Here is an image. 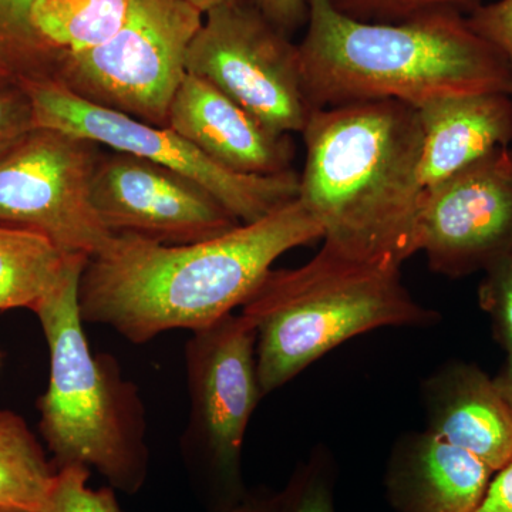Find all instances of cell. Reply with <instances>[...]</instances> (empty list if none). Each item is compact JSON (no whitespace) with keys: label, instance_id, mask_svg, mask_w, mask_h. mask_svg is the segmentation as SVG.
Wrapping results in <instances>:
<instances>
[{"label":"cell","instance_id":"obj_31","mask_svg":"<svg viewBox=\"0 0 512 512\" xmlns=\"http://www.w3.org/2000/svg\"><path fill=\"white\" fill-rule=\"evenodd\" d=\"M187 2L200 9L202 13H207L208 10L221 5V3L229 2V0H187Z\"/></svg>","mask_w":512,"mask_h":512},{"label":"cell","instance_id":"obj_5","mask_svg":"<svg viewBox=\"0 0 512 512\" xmlns=\"http://www.w3.org/2000/svg\"><path fill=\"white\" fill-rule=\"evenodd\" d=\"M241 313L255 326L264 397L349 339L439 319L414 301L402 269L359 261L326 244L305 265L271 269Z\"/></svg>","mask_w":512,"mask_h":512},{"label":"cell","instance_id":"obj_4","mask_svg":"<svg viewBox=\"0 0 512 512\" xmlns=\"http://www.w3.org/2000/svg\"><path fill=\"white\" fill-rule=\"evenodd\" d=\"M89 256L70 255L55 288L36 306L50 352L49 386L39 400L40 433L56 471L83 466L111 487L136 494L146 483V410L119 363L93 353L84 335L79 285Z\"/></svg>","mask_w":512,"mask_h":512},{"label":"cell","instance_id":"obj_2","mask_svg":"<svg viewBox=\"0 0 512 512\" xmlns=\"http://www.w3.org/2000/svg\"><path fill=\"white\" fill-rule=\"evenodd\" d=\"M299 200L323 244L402 269L419 251L424 187L416 107L396 100L313 110L302 131Z\"/></svg>","mask_w":512,"mask_h":512},{"label":"cell","instance_id":"obj_19","mask_svg":"<svg viewBox=\"0 0 512 512\" xmlns=\"http://www.w3.org/2000/svg\"><path fill=\"white\" fill-rule=\"evenodd\" d=\"M56 473L26 421L0 410V512H40Z\"/></svg>","mask_w":512,"mask_h":512},{"label":"cell","instance_id":"obj_13","mask_svg":"<svg viewBox=\"0 0 512 512\" xmlns=\"http://www.w3.org/2000/svg\"><path fill=\"white\" fill-rule=\"evenodd\" d=\"M167 127L232 173L278 175L292 171L291 134L278 133L204 79L185 74Z\"/></svg>","mask_w":512,"mask_h":512},{"label":"cell","instance_id":"obj_3","mask_svg":"<svg viewBox=\"0 0 512 512\" xmlns=\"http://www.w3.org/2000/svg\"><path fill=\"white\" fill-rule=\"evenodd\" d=\"M298 43L312 110L396 100L420 107L443 97L512 96L503 57L470 28L466 13L439 10L400 23H365L328 0H306Z\"/></svg>","mask_w":512,"mask_h":512},{"label":"cell","instance_id":"obj_11","mask_svg":"<svg viewBox=\"0 0 512 512\" xmlns=\"http://www.w3.org/2000/svg\"><path fill=\"white\" fill-rule=\"evenodd\" d=\"M419 251L431 271L453 279L512 254L511 146L424 191Z\"/></svg>","mask_w":512,"mask_h":512},{"label":"cell","instance_id":"obj_1","mask_svg":"<svg viewBox=\"0 0 512 512\" xmlns=\"http://www.w3.org/2000/svg\"><path fill=\"white\" fill-rule=\"evenodd\" d=\"M319 239L323 229L299 198L195 244L113 235L84 266L80 313L136 345L167 330L195 332L244 305L279 256Z\"/></svg>","mask_w":512,"mask_h":512},{"label":"cell","instance_id":"obj_18","mask_svg":"<svg viewBox=\"0 0 512 512\" xmlns=\"http://www.w3.org/2000/svg\"><path fill=\"white\" fill-rule=\"evenodd\" d=\"M133 0H36L32 25L57 57L96 49L126 23ZM57 62V60H56Z\"/></svg>","mask_w":512,"mask_h":512},{"label":"cell","instance_id":"obj_7","mask_svg":"<svg viewBox=\"0 0 512 512\" xmlns=\"http://www.w3.org/2000/svg\"><path fill=\"white\" fill-rule=\"evenodd\" d=\"M204 13L187 0H133L126 23L96 49L57 57L52 79L82 99L167 126Z\"/></svg>","mask_w":512,"mask_h":512},{"label":"cell","instance_id":"obj_24","mask_svg":"<svg viewBox=\"0 0 512 512\" xmlns=\"http://www.w3.org/2000/svg\"><path fill=\"white\" fill-rule=\"evenodd\" d=\"M478 286V303L491 320L494 338L512 352V254L485 269Z\"/></svg>","mask_w":512,"mask_h":512},{"label":"cell","instance_id":"obj_25","mask_svg":"<svg viewBox=\"0 0 512 512\" xmlns=\"http://www.w3.org/2000/svg\"><path fill=\"white\" fill-rule=\"evenodd\" d=\"M470 28L494 47L512 72V0H488L466 15Z\"/></svg>","mask_w":512,"mask_h":512},{"label":"cell","instance_id":"obj_16","mask_svg":"<svg viewBox=\"0 0 512 512\" xmlns=\"http://www.w3.org/2000/svg\"><path fill=\"white\" fill-rule=\"evenodd\" d=\"M421 127L420 178L424 190L512 144V96L443 97L417 107Z\"/></svg>","mask_w":512,"mask_h":512},{"label":"cell","instance_id":"obj_17","mask_svg":"<svg viewBox=\"0 0 512 512\" xmlns=\"http://www.w3.org/2000/svg\"><path fill=\"white\" fill-rule=\"evenodd\" d=\"M70 255L40 232L0 224V311H35L62 278Z\"/></svg>","mask_w":512,"mask_h":512},{"label":"cell","instance_id":"obj_10","mask_svg":"<svg viewBox=\"0 0 512 512\" xmlns=\"http://www.w3.org/2000/svg\"><path fill=\"white\" fill-rule=\"evenodd\" d=\"M97 144L36 127L0 157V224L28 228L66 254L96 255L113 234L94 210Z\"/></svg>","mask_w":512,"mask_h":512},{"label":"cell","instance_id":"obj_12","mask_svg":"<svg viewBox=\"0 0 512 512\" xmlns=\"http://www.w3.org/2000/svg\"><path fill=\"white\" fill-rule=\"evenodd\" d=\"M92 201L111 234L136 235L164 245L210 241L241 225L197 181L119 151L101 156Z\"/></svg>","mask_w":512,"mask_h":512},{"label":"cell","instance_id":"obj_30","mask_svg":"<svg viewBox=\"0 0 512 512\" xmlns=\"http://www.w3.org/2000/svg\"><path fill=\"white\" fill-rule=\"evenodd\" d=\"M268 497L266 494L249 493L242 503L224 512H269Z\"/></svg>","mask_w":512,"mask_h":512},{"label":"cell","instance_id":"obj_15","mask_svg":"<svg viewBox=\"0 0 512 512\" xmlns=\"http://www.w3.org/2000/svg\"><path fill=\"white\" fill-rule=\"evenodd\" d=\"M429 431L474 454L491 470L512 460V416L493 377L473 363L453 362L421 386Z\"/></svg>","mask_w":512,"mask_h":512},{"label":"cell","instance_id":"obj_28","mask_svg":"<svg viewBox=\"0 0 512 512\" xmlns=\"http://www.w3.org/2000/svg\"><path fill=\"white\" fill-rule=\"evenodd\" d=\"M476 512H512V460L495 471Z\"/></svg>","mask_w":512,"mask_h":512},{"label":"cell","instance_id":"obj_20","mask_svg":"<svg viewBox=\"0 0 512 512\" xmlns=\"http://www.w3.org/2000/svg\"><path fill=\"white\" fill-rule=\"evenodd\" d=\"M36 0H0V63L16 80L53 77L57 56L32 25Z\"/></svg>","mask_w":512,"mask_h":512},{"label":"cell","instance_id":"obj_8","mask_svg":"<svg viewBox=\"0 0 512 512\" xmlns=\"http://www.w3.org/2000/svg\"><path fill=\"white\" fill-rule=\"evenodd\" d=\"M18 83L32 103L36 127L55 128L187 175L207 188L241 224L262 220L299 197V173L295 170L278 175L232 173L170 127L97 106L52 77Z\"/></svg>","mask_w":512,"mask_h":512},{"label":"cell","instance_id":"obj_22","mask_svg":"<svg viewBox=\"0 0 512 512\" xmlns=\"http://www.w3.org/2000/svg\"><path fill=\"white\" fill-rule=\"evenodd\" d=\"M333 9L353 20L365 23H400L439 12L457 10L467 13L485 0H328Z\"/></svg>","mask_w":512,"mask_h":512},{"label":"cell","instance_id":"obj_9","mask_svg":"<svg viewBox=\"0 0 512 512\" xmlns=\"http://www.w3.org/2000/svg\"><path fill=\"white\" fill-rule=\"evenodd\" d=\"M187 73L211 83L278 133H302L313 111L298 43L251 0H229L204 13L188 47Z\"/></svg>","mask_w":512,"mask_h":512},{"label":"cell","instance_id":"obj_6","mask_svg":"<svg viewBox=\"0 0 512 512\" xmlns=\"http://www.w3.org/2000/svg\"><path fill=\"white\" fill-rule=\"evenodd\" d=\"M190 419L181 451L192 485L208 512H224L249 494L242 478V446L262 399L256 370V330L244 315H229L192 332L185 349Z\"/></svg>","mask_w":512,"mask_h":512},{"label":"cell","instance_id":"obj_27","mask_svg":"<svg viewBox=\"0 0 512 512\" xmlns=\"http://www.w3.org/2000/svg\"><path fill=\"white\" fill-rule=\"evenodd\" d=\"M256 9L265 16L276 29L286 36L305 28L308 20L306 0H251Z\"/></svg>","mask_w":512,"mask_h":512},{"label":"cell","instance_id":"obj_26","mask_svg":"<svg viewBox=\"0 0 512 512\" xmlns=\"http://www.w3.org/2000/svg\"><path fill=\"white\" fill-rule=\"evenodd\" d=\"M36 128L32 103L18 80L0 86V157Z\"/></svg>","mask_w":512,"mask_h":512},{"label":"cell","instance_id":"obj_23","mask_svg":"<svg viewBox=\"0 0 512 512\" xmlns=\"http://www.w3.org/2000/svg\"><path fill=\"white\" fill-rule=\"evenodd\" d=\"M89 477V468L83 466L57 471L40 512H123L114 488L94 490L89 485Z\"/></svg>","mask_w":512,"mask_h":512},{"label":"cell","instance_id":"obj_14","mask_svg":"<svg viewBox=\"0 0 512 512\" xmlns=\"http://www.w3.org/2000/svg\"><path fill=\"white\" fill-rule=\"evenodd\" d=\"M493 476L480 458L427 430L394 444L384 485L397 512H476Z\"/></svg>","mask_w":512,"mask_h":512},{"label":"cell","instance_id":"obj_32","mask_svg":"<svg viewBox=\"0 0 512 512\" xmlns=\"http://www.w3.org/2000/svg\"><path fill=\"white\" fill-rule=\"evenodd\" d=\"M12 82H16L15 76H13V74L10 73L2 63H0V86Z\"/></svg>","mask_w":512,"mask_h":512},{"label":"cell","instance_id":"obj_29","mask_svg":"<svg viewBox=\"0 0 512 512\" xmlns=\"http://www.w3.org/2000/svg\"><path fill=\"white\" fill-rule=\"evenodd\" d=\"M493 379L501 399L504 400L505 406L510 410L512 416V352L507 353L500 372Z\"/></svg>","mask_w":512,"mask_h":512},{"label":"cell","instance_id":"obj_21","mask_svg":"<svg viewBox=\"0 0 512 512\" xmlns=\"http://www.w3.org/2000/svg\"><path fill=\"white\" fill-rule=\"evenodd\" d=\"M336 467L328 451L318 448L293 471L284 490L268 497L269 512H336Z\"/></svg>","mask_w":512,"mask_h":512}]
</instances>
